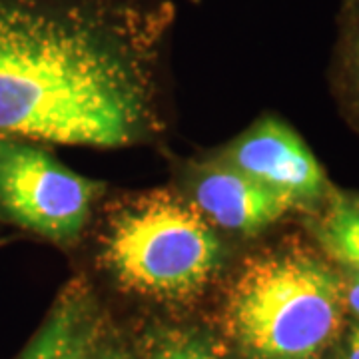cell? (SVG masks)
Wrapping results in <instances>:
<instances>
[{
	"instance_id": "5",
	"label": "cell",
	"mask_w": 359,
	"mask_h": 359,
	"mask_svg": "<svg viewBox=\"0 0 359 359\" xmlns=\"http://www.w3.org/2000/svg\"><path fill=\"white\" fill-rule=\"evenodd\" d=\"M219 162L285 194L295 204L320 202L330 182L318 158L294 130L278 118H264L231 142Z\"/></svg>"
},
{
	"instance_id": "11",
	"label": "cell",
	"mask_w": 359,
	"mask_h": 359,
	"mask_svg": "<svg viewBox=\"0 0 359 359\" xmlns=\"http://www.w3.org/2000/svg\"><path fill=\"white\" fill-rule=\"evenodd\" d=\"M347 359H359V330H353L347 344Z\"/></svg>"
},
{
	"instance_id": "15",
	"label": "cell",
	"mask_w": 359,
	"mask_h": 359,
	"mask_svg": "<svg viewBox=\"0 0 359 359\" xmlns=\"http://www.w3.org/2000/svg\"><path fill=\"white\" fill-rule=\"evenodd\" d=\"M192 2H200V0H192Z\"/></svg>"
},
{
	"instance_id": "8",
	"label": "cell",
	"mask_w": 359,
	"mask_h": 359,
	"mask_svg": "<svg viewBox=\"0 0 359 359\" xmlns=\"http://www.w3.org/2000/svg\"><path fill=\"white\" fill-rule=\"evenodd\" d=\"M316 236L335 262L359 271V198L335 200L318 222Z\"/></svg>"
},
{
	"instance_id": "3",
	"label": "cell",
	"mask_w": 359,
	"mask_h": 359,
	"mask_svg": "<svg viewBox=\"0 0 359 359\" xmlns=\"http://www.w3.org/2000/svg\"><path fill=\"white\" fill-rule=\"evenodd\" d=\"M214 226L186 198L150 192L122 204L108 222L102 259L130 292L186 299L202 292L222 264Z\"/></svg>"
},
{
	"instance_id": "1",
	"label": "cell",
	"mask_w": 359,
	"mask_h": 359,
	"mask_svg": "<svg viewBox=\"0 0 359 359\" xmlns=\"http://www.w3.org/2000/svg\"><path fill=\"white\" fill-rule=\"evenodd\" d=\"M172 25L168 0H0V138L150 142Z\"/></svg>"
},
{
	"instance_id": "6",
	"label": "cell",
	"mask_w": 359,
	"mask_h": 359,
	"mask_svg": "<svg viewBox=\"0 0 359 359\" xmlns=\"http://www.w3.org/2000/svg\"><path fill=\"white\" fill-rule=\"evenodd\" d=\"M192 202L214 228L252 236L297 208L285 194L224 162L200 166L190 182Z\"/></svg>"
},
{
	"instance_id": "2",
	"label": "cell",
	"mask_w": 359,
	"mask_h": 359,
	"mask_svg": "<svg viewBox=\"0 0 359 359\" xmlns=\"http://www.w3.org/2000/svg\"><path fill=\"white\" fill-rule=\"evenodd\" d=\"M346 311L337 273L304 250L252 257L231 283L226 325L254 359H316L334 341Z\"/></svg>"
},
{
	"instance_id": "9",
	"label": "cell",
	"mask_w": 359,
	"mask_h": 359,
	"mask_svg": "<svg viewBox=\"0 0 359 359\" xmlns=\"http://www.w3.org/2000/svg\"><path fill=\"white\" fill-rule=\"evenodd\" d=\"M146 359H226L210 339L192 330H160L150 337Z\"/></svg>"
},
{
	"instance_id": "4",
	"label": "cell",
	"mask_w": 359,
	"mask_h": 359,
	"mask_svg": "<svg viewBox=\"0 0 359 359\" xmlns=\"http://www.w3.org/2000/svg\"><path fill=\"white\" fill-rule=\"evenodd\" d=\"M104 186L60 164L42 144L0 138V222L54 244H72Z\"/></svg>"
},
{
	"instance_id": "13",
	"label": "cell",
	"mask_w": 359,
	"mask_h": 359,
	"mask_svg": "<svg viewBox=\"0 0 359 359\" xmlns=\"http://www.w3.org/2000/svg\"><path fill=\"white\" fill-rule=\"evenodd\" d=\"M347 11H359V0H346Z\"/></svg>"
},
{
	"instance_id": "12",
	"label": "cell",
	"mask_w": 359,
	"mask_h": 359,
	"mask_svg": "<svg viewBox=\"0 0 359 359\" xmlns=\"http://www.w3.org/2000/svg\"><path fill=\"white\" fill-rule=\"evenodd\" d=\"M90 359H130L126 353H122V351H116V349H102L100 351V347L94 351V355Z\"/></svg>"
},
{
	"instance_id": "14",
	"label": "cell",
	"mask_w": 359,
	"mask_h": 359,
	"mask_svg": "<svg viewBox=\"0 0 359 359\" xmlns=\"http://www.w3.org/2000/svg\"><path fill=\"white\" fill-rule=\"evenodd\" d=\"M353 276H355V278H358V280H359V271H355V273H353Z\"/></svg>"
},
{
	"instance_id": "7",
	"label": "cell",
	"mask_w": 359,
	"mask_h": 359,
	"mask_svg": "<svg viewBox=\"0 0 359 359\" xmlns=\"http://www.w3.org/2000/svg\"><path fill=\"white\" fill-rule=\"evenodd\" d=\"M100 318L84 282H72L18 359H90L98 349Z\"/></svg>"
},
{
	"instance_id": "10",
	"label": "cell",
	"mask_w": 359,
	"mask_h": 359,
	"mask_svg": "<svg viewBox=\"0 0 359 359\" xmlns=\"http://www.w3.org/2000/svg\"><path fill=\"white\" fill-rule=\"evenodd\" d=\"M341 62L351 86L359 92V11H347V22L341 36Z\"/></svg>"
}]
</instances>
